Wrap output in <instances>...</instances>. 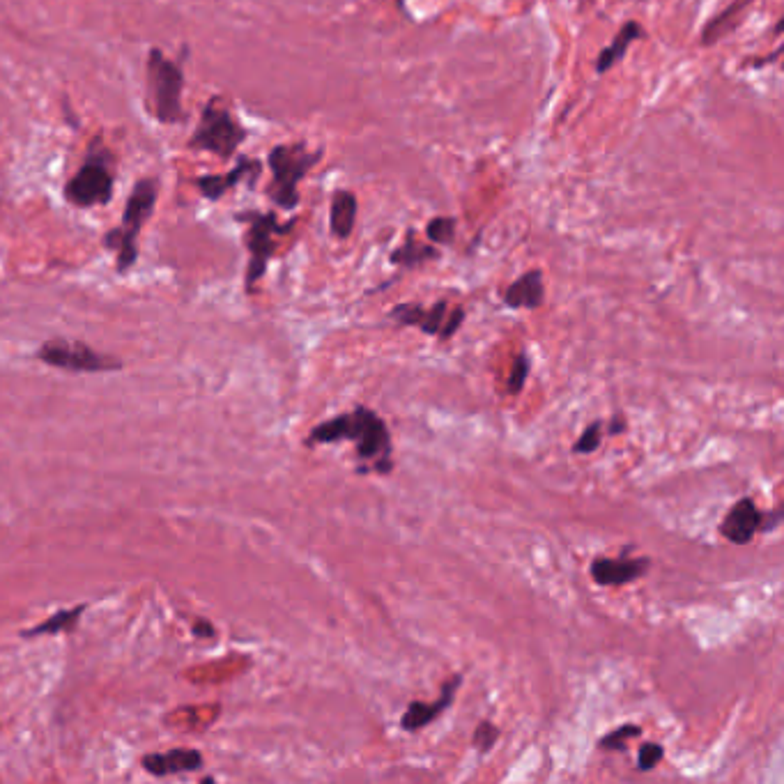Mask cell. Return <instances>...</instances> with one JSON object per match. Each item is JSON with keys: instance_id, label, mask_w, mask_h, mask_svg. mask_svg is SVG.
<instances>
[{"instance_id": "cell-29", "label": "cell", "mask_w": 784, "mask_h": 784, "mask_svg": "<svg viewBox=\"0 0 784 784\" xmlns=\"http://www.w3.org/2000/svg\"><path fill=\"white\" fill-rule=\"evenodd\" d=\"M626 430V421H624V417H621V414H617V417H612V421H610V426H607V433L610 435H621Z\"/></svg>"}, {"instance_id": "cell-14", "label": "cell", "mask_w": 784, "mask_h": 784, "mask_svg": "<svg viewBox=\"0 0 784 784\" xmlns=\"http://www.w3.org/2000/svg\"><path fill=\"white\" fill-rule=\"evenodd\" d=\"M545 299L543 288V274L541 269H532V272L522 274L520 279L511 283L504 292V304L509 309H538Z\"/></svg>"}, {"instance_id": "cell-30", "label": "cell", "mask_w": 784, "mask_h": 784, "mask_svg": "<svg viewBox=\"0 0 784 784\" xmlns=\"http://www.w3.org/2000/svg\"><path fill=\"white\" fill-rule=\"evenodd\" d=\"M194 633H196L198 637H212V635H214V628H212L210 621L201 619V621H198V624H194Z\"/></svg>"}, {"instance_id": "cell-2", "label": "cell", "mask_w": 784, "mask_h": 784, "mask_svg": "<svg viewBox=\"0 0 784 784\" xmlns=\"http://www.w3.org/2000/svg\"><path fill=\"white\" fill-rule=\"evenodd\" d=\"M322 159V150H306L304 143L292 145H276L269 152V168H272V184H269L267 196L272 198L274 205L281 210H295L299 205L297 184L311 168Z\"/></svg>"}, {"instance_id": "cell-11", "label": "cell", "mask_w": 784, "mask_h": 784, "mask_svg": "<svg viewBox=\"0 0 784 784\" xmlns=\"http://www.w3.org/2000/svg\"><path fill=\"white\" fill-rule=\"evenodd\" d=\"M759 522H762V511L757 509L752 497H743L720 522V534L736 545H745L759 532Z\"/></svg>"}, {"instance_id": "cell-18", "label": "cell", "mask_w": 784, "mask_h": 784, "mask_svg": "<svg viewBox=\"0 0 784 784\" xmlns=\"http://www.w3.org/2000/svg\"><path fill=\"white\" fill-rule=\"evenodd\" d=\"M440 258V251L435 247H428V244H421L414 240V233L410 230L407 233V240L403 247H398L394 253H391V263L394 265H401V267H417L421 263H428V260H435Z\"/></svg>"}, {"instance_id": "cell-12", "label": "cell", "mask_w": 784, "mask_h": 784, "mask_svg": "<svg viewBox=\"0 0 784 784\" xmlns=\"http://www.w3.org/2000/svg\"><path fill=\"white\" fill-rule=\"evenodd\" d=\"M258 175H260V161L242 157L230 173L203 175V178L196 180V187L207 198V201L214 203V201H219V198H224L228 191H233L242 180H249V184H256Z\"/></svg>"}, {"instance_id": "cell-19", "label": "cell", "mask_w": 784, "mask_h": 784, "mask_svg": "<svg viewBox=\"0 0 784 784\" xmlns=\"http://www.w3.org/2000/svg\"><path fill=\"white\" fill-rule=\"evenodd\" d=\"M745 5H750V0H736L727 7L725 12H720L716 19L709 21V26L704 28V35H702V44H713L718 42L722 35L727 33L729 28L736 26V19L741 17V12L745 10Z\"/></svg>"}, {"instance_id": "cell-28", "label": "cell", "mask_w": 784, "mask_h": 784, "mask_svg": "<svg viewBox=\"0 0 784 784\" xmlns=\"http://www.w3.org/2000/svg\"><path fill=\"white\" fill-rule=\"evenodd\" d=\"M780 520H782L780 511L762 513V522H759V532H773V529L780 527Z\"/></svg>"}, {"instance_id": "cell-15", "label": "cell", "mask_w": 784, "mask_h": 784, "mask_svg": "<svg viewBox=\"0 0 784 784\" xmlns=\"http://www.w3.org/2000/svg\"><path fill=\"white\" fill-rule=\"evenodd\" d=\"M640 37H642L640 23H635V21L624 23V28L619 30L617 37H614V40H612V44H610V46H605V49H603L601 53H598V58H596V72H598V74L610 72V69H612L614 65L621 63V58L626 56V51L630 49V44H633L635 40H640Z\"/></svg>"}, {"instance_id": "cell-20", "label": "cell", "mask_w": 784, "mask_h": 784, "mask_svg": "<svg viewBox=\"0 0 784 784\" xmlns=\"http://www.w3.org/2000/svg\"><path fill=\"white\" fill-rule=\"evenodd\" d=\"M447 313H449L447 302H437L435 306H430V309H424V306H421L417 327L428 336H437L444 325V320H447Z\"/></svg>"}, {"instance_id": "cell-1", "label": "cell", "mask_w": 784, "mask_h": 784, "mask_svg": "<svg viewBox=\"0 0 784 784\" xmlns=\"http://www.w3.org/2000/svg\"><path fill=\"white\" fill-rule=\"evenodd\" d=\"M157 203V180H138L127 198L122 224L113 228L104 237V247L115 251V267L120 274L129 272L138 258V233H141L145 221L152 217Z\"/></svg>"}, {"instance_id": "cell-24", "label": "cell", "mask_w": 784, "mask_h": 784, "mask_svg": "<svg viewBox=\"0 0 784 784\" xmlns=\"http://www.w3.org/2000/svg\"><path fill=\"white\" fill-rule=\"evenodd\" d=\"M601 440H603V424L601 421H594V424H589L582 430L578 442L573 444V453H594L598 447H601Z\"/></svg>"}, {"instance_id": "cell-16", "label": "cell", "mask_w": 784, "mask_h": 784, "mask_svg": "<svg viewBox=\"0 0 784 784\" xmlns=\"http://www.w3.org/2000/svg\"><path fill=\"white\" fill-rule=\"evenodd\" d=\"M357 221V198L352 191H336L329 212V228L338 240H348Z\"/></svg>"}, {"instance_id": "cell-17", "label": "cell", "mask_w": 784, "mask_h": 784, "mask_svg": "<svg viewBox=\"0 0 784 784\" xmlns=\"http://www.w3.org/2000/svg\"><path fill=\"white\" fill-rule=\"evenodd\" d=\"M88 605H76L69 607V610H60L56 614H51L44 624L30 628L23 633V637H37V635H58V633H72V630L79 626L81 614L86 612Z\"/></svg>"}, {"instance_id": "cell-13", "label": "cell", "mask_w": 784, "mask_h": 784, "mask_svg": "<svg viewBox=\"0 0 784 784\" xmlns=\"http://www.w3.org/2000/svg\"><path fill=\"white\" fill-rule=\"evenodd\" d=\"M203 766V755L198 750L175 748L168 752H155V755L143 757V768L157 778L164 775H178L187 771H198Z\"/></svg>"}, {"instance_id": "cell-26", "label": "cell", "mask_w": 784, "mask_h": 784, "mask_svg": "<svg viewBox=\"0 0 784 784\" xmlns=\"http://www.w3.org/2000/svg\"><path fill=\"white\" fill-rule=\"evenodd\" d=\"M665 757V750L660 743H644L640 748V755H637V768L640 771H651V768H656L660 762H663Z\"/></svg>"}, {"instance_id": "cell-10", "label": "cell", "mask_w": 784, "mask_h": 784, "mask_svg": "<svg viewBox=\"0 0 784 784\" xmlns=\"http://www.w3.org/2000/svg\"><path fill=\"white\" fill-rule=\"evenodd\" d=\"M460 683H463V676L456 674L451 676V679L444 683L442 686V695L435 699V702H412L407 706V711L403 713L401 718V727L405 732H419V729H424L426 725H430L435 718H440L444 711L449 709L453 697H456Z\"/></svg>"}, {"instance_id": "cell-4", "label": "cell", "mask_w": 784, "mask_h": 784, "mask_svg": "<svg viewBox=\"0 0 784 784\" xmlns=\"http://www.w3.org/2000/svg\"><path fill=\"white\" fill-rule=\"evenodd\" d=\"M244 138H247L244 127L233 118V113H230L226 106H221L219 97H212L210 102L205 104L201 122H198L196 132L191 136L189 148L212 152V155H217L219 159L228 161L244 143Z\"/></svg>"}, {"instance_id": "cell-5", "label": "cell", "mask_w": 784, "mask_h": 784, "mask_svg": "<svg viewBox=\"0 0 784 784\" xmlns=\"http://www.w3.org/2000/svg\"><path fill=\"white\" fill-rule=\"evenodd\" d=\"M237 221H244V224H249L247 235H244V242H247V249L251 253V260H249V267H247V290L253 292L256 288V283L263 279L265 272H267V263L269 258L274 256L276 251V240H279L281 235H288L292 228H295L297 221H288V224H279V219H276L274 212H242L235 217Z\"/></svg>"}, {"instance_id": "cell-23", "label": "cell", "mask_w": 784, "mask_h": 784, "mask_svg": "<svg viewBox=\"0 0 784 784\" xmlns=\"http://www.w3.org/2000/svg\"><path fill=\"white\" fill-rule=\"evenodd\" d=\"M426 235L430 242L435 244H451L453 235H456V221L451 217H437L428 221Z\"/></svg>"}, {"instance_id": "cell-27", "label": "cell", "mask_w": 784, "mask_h": 784, "mask_svg": "<svg viewBox=\"0 0 784 784\" xmlns=\"http://www.w3.org/2000/svg\"><path fill=\"white\" fill-rule=\"evenodd\" d=\"M463 320H465V311L463 309H453L447 315V320H444V325H442L440 334H437V336H440L442 341H449V338L458 332L460 325H463Z\"/></svg>"}, {"instance_id": "cell-25", "label": "cell", "mask_w": 784, "mask_h": 784, "mask_svg": "<svg viewBox=\"0 0 784 784\" xmlns=\"http://www.w3.org/2000/svg\"><path fill=\"white\" fill-rule=\"evenodd\" d=\"M497 739H499V729H497V725H493V722H488V720H483L481 725L474 729L472 743H474V748H476V750H479V752H483V755H486V752H490V750L495 748Z\"/></svg>"}, {"instance_id": "cell-6", "label": "cell", "mask_w": 784, "mask_h": 784, "mask_svg": "<svg viewBox=\"0 0 784 784\" xmlns=\"http://www.w3.org/2000/svg\"><path fill=\"white\" fill-rule=\"evenodd\" d=\"M115 175L111 171L109 157L104 150H95L92 145L90 155L72 180L65 187V198L76 207H92V205H109L113 198Z\"/></svg>"}, {"instance_id": "cell-9", "label": "cell", "mask_w": 784, "mask_h": 784, "mask_svg": "<svg viewBox=\"0 0 784 784\" xmlns=\"http://www.w3.org/2000/svg\"><path fill=\"white\" fill-rule=\"evenodd\" d=\"M651 568V559L640 557V559H607V557H596L591 561V578L601 587H624L637 578H642Z\"/></svg>"}, {"instance_id": "cell-8", "label": "cell", "mask_w": 784, "mask_h": 784, "mask_svg": "<svg viewBox=\"0 0 784 784\" xmlns=\"http://www.w3.org/2000/svg\"><path fill=\"white\" fill-rule=\"evenodd\" d=\"M345 440L355 442L361 460H378L391 456V435L384 421L368 407H357L348 414V435Z\"/></svg>"}, {"instance_id": "cell-7", "label": "cell", "mask_w": 784, "mask_h": 784, "mask_svg": "<svg viewBox=\"0 0 784 784\" xmlns=\"http://www.w3.org/2000/svg\"><path fill=\"white\" fill-rule=\"evenodd\" d=\"M37 359L46 366L63 368L69 373H104L118 371L120 359L102 355L92 350L83 341H67V338H53L37 350Z\"/></svg>"}, {"instance_id": "cell-22", "label": "cell", "mask_w": 784, "mask_h": 784, "mask_svg": "<svg viewBox=\"0 0 784 784\" xmlns=\"http://www.w3.org/2000/svg\"><path fill=\"white\" fill-rule=\"evenodd\" d=\"M529 371H532V364H529V357L525 355V352H522V355H518V359L513 361L509 380H506V391H509L511 396L520 394L522 387H525L527 378H529Z\"/></svg>"}, {"instance_id": "cell-3", "label": "cell", "mask_w": 784, "mask_h": 784, "mask_svg": "<svg viewBox=\"0 0 784 784\" xmlns=\"http://www.w3.org/2000/svg\"><path fill=\"white\" fill-rule=\"evenodd\" d=\"M182 88V63H173L159 49H152L148 53V92L152 113L164 125H175V122L184 120Z\"/></svg>"}, {"instance_id": "cell-21", "label": "cell", "mask_w": 784, "mask_h": 784, "mask_svg": "<svg viewBox=\"0 0 784 784\" xmlns=\"http://www.w3.org/2000/svg\"><path fill=\"white\" fill-rule=\"evenodd\" d=\"M642 734V729L637 725H621L617 729H612L610 734H605L601 741H598V748L603 750H626L628 739H637Z\"/></svg>"}]
</instances>
